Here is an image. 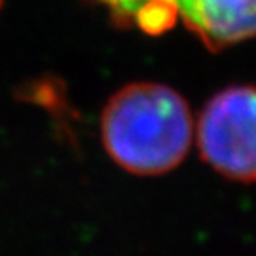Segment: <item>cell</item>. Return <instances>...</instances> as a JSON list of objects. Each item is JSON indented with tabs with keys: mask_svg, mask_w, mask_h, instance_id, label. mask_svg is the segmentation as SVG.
Returning a JSON list of instances; mask_svg holds the SVG:
<instances>
[{
	"mask_svg": "<svg viewBox=\"0 0 256 256\" xmlns=\"http://www.w3.org/2000/svg\"><path fill=\"white\" fill-rule=\"evenodd\" d=\"M102 140L120 168L136 174H162L185 158L192 142V114L174 89L130 84L102 114Z\"/></svg>",
	"mask_w": 256,
	"mask_h": 256,
	"instance_id": "cell-1",
	"label": "cell"
},
{
	"mask_svg": "<svg viewBox=\"0 0 256 256\" xmlns=\"http://www.w3.org/2000/svg\"><path fill=\"white\" fill-rule=\"evenodd\" d=\"M120 27L160 34L178 22L212 52L256 38V0H94Z\"/></svg>",
	"mask_w": 256,
	"mask_h": 256,
	"instance_id": "cell-2",
	"label": "cell"
},
{
	"mask_svg": "<svg viewBox=\"0 0 256 256\" xmlns=\"http://www.w3.org/2000/svg\"><path fill=\"white\" fill-rule=\"evenodd\" d=\"M198 144L217 172L256 182V88L236 86L214 96L201 112Z\"/></svg>",
	"mask_w": 256,
	"mask_h": 256,
	"instance_id": "cell-3",
	"label": "cell"
}]
</instances>
